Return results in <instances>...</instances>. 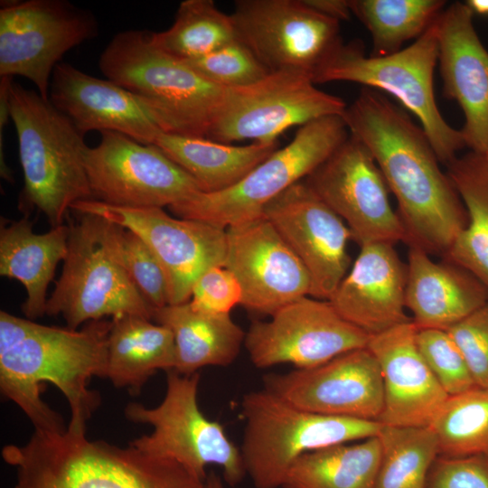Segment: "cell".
Listing matches in <instances>:
<instances>
[{
	"instance_id": "obj_1",
	"label": "cell",
	"mask_w": 488,
	"mask_h": 488,
	"mask_svg": "<svg viewBox=\"0 0 488 488\" xmlns=\"http://www.w3.org/2000/svg\"><path fill=\"white\" fill-rule=\"evenodd\" d=\"M351 135L372 154L408 246L445 257L467 224V213L423 128L382 92L363 88L343 114Z\"/></svg>"
},
{
	"instance_id": "obj_2",
	"label": "cell",
	"mask_w": 488,
	"mask_h": 488,
	"mask_svg": "<svg viewBox=\"0 0 488 488\" xmlns=\"http://www.w3.org/2000/svg\"><path fill=\"white\" fill-rule=\"evenodd\" d=\"M111 321H90L80 329L48 326L0 312V389L32 421L35 430L61 432L62 418L41 397L51 382L66 398L69 426L86 427L99 403L88 388L93 376L105 378Z\"/></svg>"
},
{
	"instance_id": "obj_3",
	"label": "cell",
	"mask_w": 488,
	"mask_h": 488,
	"mask_svg": "<svg viewBox=\"0 0 488 488\" xmlns=\"http://www.w3.org/2000/svg\"><path fill=\"white\" fill-rule=\"evenodd\" d=\"M85 429L35 430L25 445L5 446L14 488H206V479L173 459L89 440Z\"/></svg>"
},
{
	"instance_id": "obj_4",
	"label": "cell",
	"mask_w": 488,
	"mask_h": 488,
	"mask_svg": "<svg viewBox=\"0 0 488 488\" xmlns=\"http://www.w3.org/2000/svg\"><path fill=\"white\" fill-rule=\"evenodd\" d=\"M8 105L23 174L21 206L37 209L52 228L63 225L75 202L93 199L84 136L49 99L14 80Z\"/></svg>"
},
{
	"instance_id": "obj_5",
	"label": "cell",
	"mask_w": 488,
	"mask_h": 488,
	"mask_svg": "<svg viewBox=\"0 0 488 488\" xmlns=\"http://www.w3.org/2000/svg\"><path fill=\"white\" fill-rule=\"evenodd\" d=\"M72 211L76 219L68 224L67 255L45 314H61L66 327L75 330L105 316L152 320L154 309L135 286L123 260L125 229L94 213Z\"/></svg>"
},
{
	"instance_id": "obj_6",
	"label": "cell",
	"mask_w": 488,
	"mask_h": 488,
	"mask_svg": "<svg viewBox=\"0 0 488 488\" xmlns=\"http://www.w3.org/2000/svg\"><path fill=\"white\" fill-rule=\"evenodd\" d=\"M437 19L411 45L390 55L367 56L360 40L341 43L315 72L313 81H348L390 94L419 120L440 163L446 166L466 145L461 130L445 120L436 102Z\"/></svg>"
},
{
	"instance_id": "obj_7",
	"label": "cell",
	"mask_w": 488,
	"mask_h": 488,
	"mask_svg": "<svg viewBox=\"0 0 488 488\" xmlns=\"http://www.w3.org/2000/svg\"><path fill=\"white\" fill-rule=\"evenodd\" d=\"M245 428L240 449L246 474L257 488L282 487L303 455L377 436L381 424L314 413L267 390L250 391L241 401Z\"/></svg>"
},
{
	"instance_id": "obj_8",
	"label": "cell",
	"mask_w": 488,
	"mask_h": 488,
	"mask_svg": "<svg viewBox=\"0 0 488 488\" xmlns=\"http://www.w3.org/2000/svg\"><path fill=\"white\" fill-rule=\"evenodd\" d=\"M102 74L153 102L171 134L206 137L225 88L154 44L151 32L117 33L99 59Z\"/></svg>"
},
{
	"instance_id": "obj_9",
	"label": "cell",
	"mask_w": 488,
	"mask_h": 488,
	"mask_svg": "<svg viewBox=\"0 0 488 488\" xmlns=\"http://www.w3.org/2000/svg\"><path fill=\"white\" fill-rule=\"evenodd\" d=\"M350 136L342 116H328L299 127L286 146L277 149L238 183L224 191L200 192L169 207L179 218L221 229L257 218L287 188L305 180Z\"/></svg>"
},
{
	"instance_id": "obj_10",
	"label": "cell",
	"mask_w": 488,
	"mask_h": 488,
	"mask_svg": "<svg viewBox=\"0 0 488 488\" xmlns=\"http://www.w3.org/2000/svg\"><path fill=\"white\" fill-rule=\"evenodd\" d=\"M200 374L167 371L166 392L155 408L129 403L125 408L128 420L149 424L153 431L129 443L136 449L155 456L173 459L202 479L206 466L221 467L230 485H236L247 474L240 449L227 436L222 425L211 420L197 401Z\"/></svg>"
},
{
	"instance_id": "obj_11",
	"label": "cell",
	"mask_w": 488,
	"mask_h": 488,
	"mask_svg": "<svg viewBox=\"0 0 488 488\" xmlns=\"http://www.w3.org/2000/svg\"><path fill=\"white\" fill-rule=\"evenodd\" d=\"M315 85L306 73L279 70L253 84L225 89L205 138L230 145L247 139L275 144L292 127L343 116L346 103Z\"/></svg>"
},
{
	"instance_id": "obj_12",
	"label": "cell",
	"mask_w": 488,
	"mask_h": 488,
	"mask_svg": "<svg viewBox=\"0 0 488 488\" xmlns=\"http://www.w3.org/2000/svg\"><path fill=\"white\" fill-rule=\"evenodd\" d=\"M98 34L92 13L69 1H1L0 77L28 79L48 99L63 55Z\"/></svg>"
},
{
	"instance_id": "obj_13",
	"label": "cell",
	"mask_w": 488,
	"mask_h": 488,
	"mask_svg": "<svg viewBox=\"0 0 488 488\" xmlns=\"http://www.w3.org/2000/svg\"><path fill=\"white\" fill-rule=\"evenodd\" d=\"M87 147L85 168L92 200L126 208H164L203 192L198 183L155 145L100 133Z\"/></svg>"
},
{
	"instance_id": "obj_14",
	"label": "cell",
	"mask_w": 488,
	"mask_h": 488,
	"mask_svg": "<svg viewBox=\"0 0 488 488\" xmlns=\"http://www.w3.org/2000/svg\"><path fill=\"white\" fill-rule=\"evenodd\" d=\"M232 18L237 39L269 70L311 76L343 43L340 22L304 0H239Z\"/></svg>"
},
{
	"instance_id": "obj_15",
	"label": "cell",
	"mask_w": 488,
	"mask_h": 488,
	"mask_svg": "<svg viewBox=\"0 0 488 488\" xmlns=\"http://www.w3.org/2000/svg\"><path fill=\"white\" fill-rule=\"evenodd\" d=\"M70 211L102 216L141 238L164 270L169 305L189 302L199 277L212 267L224 266L226 229L173 217L163 208L117 207L96 200L77 202Z\"/></svg>"
},
{
	"instance_id": "obj_16",
	"label": "cell",
	"mask_w": 488,
	"mask_h": 488,
	"mask_svg": "<svg viewBox=\"0 0 488 488\" xmlns=\"http://www.w3.org/2000/svg\"><path fill=\"white\" fill-rule=\"evenodd\" d=\"M305 181L344 221L361 246L407 242L389 187L372 154L351 135Z\"/></svg>"
},
{
	"instance_id": "obj_17",
	"label": "cell",
	"mask_w": 488,
	"mask_h": 488,
	"mask_svg": "<svg viewBox=\"0 0 488 488\" xmlns=\"http://www.w3.org/2000/svg\"><path fill=\"white\" fill-rule=\"evenodd\" d=\"M367 333L343 319L327 300L306 296L254 321L245 337L251 362L259 369L288 363L310 369L367 347Z\"/></svg>"
},
{
	"instance_id": "obj_18",
	"label": "cell",
	"mask_w": 488,
	"mask_h": 488,
	"mask_svg": "<svg viewBox=\"0 0 488 488\" xmlns=\"http://www.w3.org/2000/svg\"><path fill=\"white\" fill-rule=\"evenodd\" d=\"M306 269L310 296L329 300L348 273L352 234L305 180L271 201L262 213Z\"/></svg>"
},
{
	"instance_id": "obj_19",
	"label": "cell",
	"mask_w": 488,
	"mask_h": 488,
	"mask_svg": "<svg viewBox=\"0 0 488 488\" xmlns=\"http://www.w3.org/2000/svg\"><path fill=\"white\" fill-rule=\"evenodd\" d=\"M226 241L224 267L239 281L248 311L271 316L310 296L306 269L263 214L228 227Z\"/></svg>"
},
{
	"instance_id": "obj_20",
	"label": "cell",
	"mask_w": 488,
	"mask_h": 488,
	"mask_svg": "<svg viewBox=\"0 0 488 488\" xmlns=\"http://www.w3.org/2000/svg\"><path fill=\"white\" fill-rule=\"evenodd\" d=\"M264 389L314 413L378 421L383 408L379 362L367 348L319 366L264 377Z\"/></svg>"
},
{
	"instance_id": "obj_21",
	"label": "cell",
	"mask_w": 488,
	"mask_h": 488,
	"mask_svg": "<svg viewBox=\"0 0 488 488\" xmlns=\"http://www.w3.org/2000/svg\"><path fill=\"white\" fill-rule=\"evenodd\" d=\"M49 99L83 136L89 131L117 132L154 145L160 134L170 133L153 102L67 62H60L53 70Z\"/></svg>"
},
{
	"instance_id": "obj_22",
	"label": "cell",
	"mask_w": 488,
	"mask_h": 488,
	"mask_svg": "<svg viewBox=\"0 0 488 488\" xmlns=\"http://www.w3.org/2000/svg\"><path fill=\"white\" fill-rule=\"evenodd\" d=\"M465 3L455 2L437 19L439 69L443 93L465 116L461 129L471 151L488 154V51Z\"/></svg>"
},
{
	"instance_id": "obj_23",
	"label": "cell",
	"mask_w": 488,
	"mask_h": 488,
	"mask_svg": "<svg viewBox=\"0 0 488 488\" xmlns=\"http://www.w3.org/2000/svg\"><path fill=\"white\" fill-rule=\"evenodd\" d=\"M412 321L371 335L367 348L377 359L383 381L379 422L387 426L427 427L448 395L423 357Z\"/></svg>"
},
{
	"instance_id": "obj_24",
	"label": "cell",
	"mask_w": 488,
	"mask_h": 488,
	"mask_svg": "<svg viewBox=\"0 0 488 488\" xmlns=\"http://www.w3.org/2000/svg\"><path fill=\"white\" fill-rule=\"evenodd\" d=\"M360 248L351 270L328 301L343 319L369 335L410 321L405 313L408 267L394 244Z\"/></svg>"
},
{
	"instance_id": "obj_25",
	"label": "cell",
	"mask_w": 488,
	"mask_h": 488,
	"mask_svg": "<svg viewBox=\"0 0 488 488\" xmlns=\"http://www.w3.org/2000/svg\"><path fill=\"white\" fill-rule=\"evenodd\" d=\"M408 246L406 308L420 328L447 330L488 303V289L464 267Z\"/></svg>"
},
{
	"instance_id": "obj_26",
	"label": "cell",
	"mask_w": 488,
	"mask_h": 488,
	"mask_svg": "<svg viewBox=\"0 0 488 488\" xmlns=\"http://www.w3.org/2000/svg\"><path fill=\"white\" fill-rule=\"evenodd\" d=\"M33 225L24 216L13 221L1 218L0 227V275L23 286L27 296L22 311L30 320L45 314L47 289L67 255L69 237L65 224L41 234Z\"/></svg>"
},
{
	"instance_id": "obj_27",
	"label": "cell",
	"mask_w": 488,
	"mask_h": 488,
	"mask_svg": "<svg viewBox=\"0 0 488 488\" xmlns=\"http://www.w3.org/2000/svg\"><path fill=\"white\" fill-rule=\"evenodd\" d=\"M152 320L172 332L176 351L174 371L183 375L205 366L230 365L245 342L246 333L230 314L198 311L189 302L155 309Z\"/></svg>"
},
{
	"instance_id": "obj_28",
	"label": "cell",
	"mask_w": 488,
	"mask_h": 488,
	"mask_svg": "<svg viewBox=\"0 0 488 488\" xmlns=\"http://www.w3.org/2000/svg\"><path fill=\"white\" fill-rule=\"evenodd\" d=\"M175 365L174 339L166 326L140 316L111 320L105 378L116 387L137 394L155 372Z\"/></svg>"
},
{
	"instance_id": "obj_29",
	"label": "cell",
	"mask_w": 488,
	"mask_h": 488,
	"mask_svg": "<svg viewBox=\"0 0 488 488\" xmlns=\"http://www.w3.org/2000/svg\"><path fill=\"white\" fill-rule=\"evenodd\" d=\"M154 145L190 174L203 192L230 188L277 149V143L232 145L171 133L160 134Z\"/></svg>"
},
{
	"instance_id": "obj_30",
	"label": "cell",
	"mask_w": 488,
	"mask_h": 488,
	"mask_svg": "<svg viewBox=\"0 0 488 488\" xmlns=\"http://www.w3.org/2000/svg\"><path fill=\"white\" fill-rule=\"evenodd\" d=\"M467 213V224L444 257L488 289V154L469 151L446 165Z\"/></svg>"
},
{
	"instance_id": "obj_31",
	"label": "cell",
	"mask_w": 488,
	"mask_h": 488,
	"mask_svg": "<svg viewBox=\"0 0 488 488\" xmlns=\"http://www.w3.org/2000/svg\"><path fill=\"white\" fill-rule=\"evenodd\" d=\"M380 457L377 436L313 451L293 464L282 488H374Z\"/></svg>"
},
{
	"instance_id": "obj_32",
	"label": "cell",
	"mask_w": 488,
	"mask_h": 488,
	"mask_svg": "<svg viewBox=\"0 0 488 488\" xmlns=\"http://www.w3.org/2000/svg\"><path fill=\"white\" fill-rule=\"evenodd\" d=\"M352 14L372 39L371 56H386L420 37L439 17L444 0H349Z\"/></svg>"
},
{
	"instance_id": "obj_33",
	"label": "cell",
	"mask_w": 488,
	"mask_h": 488,
	"mask_svg": "<svg viewBox=\"0 0 488 488\" xmlns=\"http://www.w3.org/2000/svg\"><path fill=\"white\" fill-rule=\"evenodd\" d=\"M155 46L180 60L205 56L237 39L230 14L221 11L212 0H184L173 24L162 32H151Z\"/></svg>"
},
{
	"instance_id": "obj_34",
	"label": "cell",
	"mask_w": 488,
	"mask_h": 488,
	"mask_svg": "<svg viewBox=\"0 0 488 488\" xmlns=\"http://www.w3.org/2000/svg\"><path fill=\"white\" fill-rule=\"evenodd\" d=\"M377 437L380 457L374 488H425L439 455L433 428L381 424Z\"/></svg>"
},
{
	"instance_id": "obj_35",
	"label": "cell",
	"mask_w": 488,
	"mask_h": 488,
	"mask_svg": "<svg viewBox=\"0 0 488 488\" xmlns=\"http://www.w3.org/2000/svg\"><path fill=\"white\" fill-rule=\"evenodd\" d=\"M430 427L445 457H488V389L475 387L448 396Z\"/></svg>"
},
{
	"instance_id": "obj_36",
	"label": "cell",
	"mask_w": 488,
	"mask_h": 488,
	"mask_svg": "<svg viewBox=\"0 0 488 488\" xmlns=\"http://www.w3.org/2000/svg\"><path fill=\"white\" fill-rule=\"evenodd\" d=\"M183 61L207 80L225 89L253 84L269 73L238 39L205 56Z\"/></svg>"
},
{
	"instance_id": "obj_37",
	"label": "cell",
	"mask_w": 488,
	"mask_h": 488,
	"mask_svg": "<svg viewBox=\"0 0 488 488\" xmlns=\"http://www.w3.org/2000/svg\"><path fill=\"white\" fill-rule=\"evenodd\" d=\"M416 343L427 365L448 396L477 387L461 351L446 330L418 328Z\"/></svg>"
},
{
	"instance_id": "obj_38",
	"label": "cell",
	"mask_w": 488,
	"mask_h": 488,
	"mask_svg": "<svg viewBox=\"0 0 488 488\" xmlns=\"http://www.w3.org/2000/svg\"><path fill=\"white\" fill-rule=\"evenodd\" d=\"M121 250L132 281L153 309L169 305L167 278L151 249L136 233L125 229L121 237Z\"/></svg>"
},
{
	"instance_id": "obj_39",
	"label": "cell",
	"mask_w": 488,
	"mask_h": 488,
	"mask_svg": "<svg viewBox=\"0 0 488 488\" xmlns=\"http://www.w3.org/2000/svg\"><path fill=\"white\" fill-rule=\"evenodd\" d=\"M477 387L488 389V303L446 330Z\"/></svg>"
},
{
	"instance_id": "obj_40",
	"label": "cell",
	"mask_w": 488,
	"mask_h": 488,
	"mask_svg": "<svg viewBox=\"0 0 488 488\" xmlns=\"http://www.w3.org/2000/svg\"><path fill=\"white\" fill-rule=\"evenodd\" d=\"M242 291L235 276L224 266L202 273L194 283L189 304L198 311L229 314L240 305Z\"/></svg>"
},
{
	"instance_id": "obj_41",
	"label": "cell",
	"mask_w": 488,
	"mask_h": 488,
	"mask_svg": "<svg viewBox=\"0 0 488 488\" xmlns=\"http://www.w3.org/2000/svg\"><path fill=\"white\" fill-rule=\"evenodd\" d=\"M425 488H488V457L438 455L429 470Z\"/></svg>"
},
{
	"instance_id": "obj_42",
	"label": "cell",
	"mask_w": 488,
	"mask_h": 488,
	"mask_svg": "<svg viewBox=\"0 0 488 488\" xmlns=\"http://www.w3.org/2000/svg\"><path fill=\"white\" fill-rule=\"evenodd\" d=\"M314 11L336 21L349 20L352 11L349 0H304Z\"/></svg>"
},
{
	"instance_id": "obj_43",
	"label": "cell",
	"mask_w": 488,
	"mask_h": 488,
	"mask_svg": "<svg viewBox=\"0 0 488 488\" xmlns=\"http://www.w3.org/2000/svg\"><path fill=\"white\" fill-rule=\"evenodd\" d=\"M465 4L474 14L488 15V0H468Z\"/></svg>"
},
{
	"instance_id": "obj_44",
	"label": "cell",
	"mask_w": 488,
	"mask_h": 488,
	"mask_svg": "<svg viewBox=\"0 0 488 488\" xmlns=\"http://www.w3.org/2000/svg\"><path fill=\"white\" fill-rule=\"evenodd\" d=\"M205 483L206 488H224L220 477L212 472L207 475Z\"/></svg>"
}]
</instances>
